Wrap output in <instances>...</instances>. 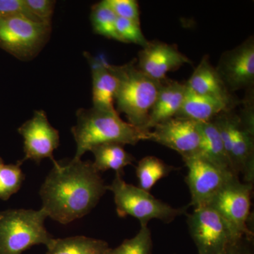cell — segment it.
Returning a JSON list of instances; mask_svg holds the SVG:
<instances>
[{"mask_svg": "<svg viewBox=\"0 0 254 254\" xmlns=\"http://www.w3.org/2000/svg\"><path fill=\"white\" fill-rule=\"evenodd\" d=\"M116 31L119 41L125 43H133L142 48L148 44L141 28V23L125 18H117Z\"/></svg>", "mask_w": 254, "mask_h": 254, "instance_id": "obj_26", "label": "cell"}, {"mask_svg": "<svg viewBox=\"0 0 254 254\" xmlns=\"http://www.w3.org/2000/svg\"><path fill=\"white\" fill-rule=\"evenodd\" d=\"M236 246H235V247H230V248L227 249V250L223 251V252L219 254H234V252H235V247H236Z\"/></svg>", "mask_w": 254, "mask_h": 254, "instance_id": "obj_31", "label": "cell"}, {"mask_svg": "<svg viewBox=\"0 0 254 254\" xmlns=\"http://www.w3.org/2000/svg\"><path fill=\"white\" fill-rule=\"evenodd\" d=\"M183 160L188 169L185 180L191 198L190 205L194 208L208 205L227 182L233 177H238L198 155Z\"/></svg>", "mask_w": 254, "mask_h": 254, "instance_id": "obj_10", "label": "cell"}, {"mask_svg": "<svg viewBox=\"0 0 254 254\" xmlns=\"http://www.w3.org/2000/svg\"><path fill=\"white\" fill-rule=\"evenodd\" d=\"M212 121L218 128L234 172L246 183L254 180V131L244 126L234 110L219 114Z\"/></svg>", "mask_w": 254, "mask_h": 254, "instance_id": "obj_7", "label": "cell"}, {"mask_svg": "<svg viewBox=\"0 0 254 254\" xmlns=\"http://www.w3.org/2000/svg\"><path fill=\"white\" fill-rule=\"evenodd\" d=\"M91 66L92 76V101L93 107L98 109L113 110L118 81L108 67V63L103 58L84 54Z\"/></svg>", "mask_w": 254, "mask_h": 254, "instance_id": "obj_17", "label": "cell"}, {"mask_svg": "<svg viewBox=\"0 0 254 254\" xmlns=\"http://www.w3.org/2000/svg\"><path fill=\"white\" fill-rule=\"evenodd\" d=\"M186 93L185 83L168 78L160 81L156 99L150 112L147 131H150L155 125L175 118L181 109Z\"/></svg>", "mask_w": 254, "mask_h": 254, "instance_id": "obj_16", "label": "cell"}, {"mask_svg": "<svg viewBox=\"0 0 254 254\" xmlns=\"http://www.w3.org/2000/svg\"><path fill=\"white\" fill-rule=\"evenodd\" d=\"M234 254H252V253H251L250 250H247L245 247H244L240 242L235 247Z\"/></svg>", "mask_w": 254, "mask_h": 254, "instance_id": "obj_30", "label": "cell"}, {"mask_svg": "<svg viewBox=\"0 0 254 254\" xmlns=\"http://www.w3.org/2000/svg\"><path fill=\"white\" fill-rule=\"evenodd\" d=\"M185 84L189 91L220 100L232 110L240 104L241 100L227 89L215 66L210 63L208 55L203 57Z\"/></svg>", "mask_w": 254, "mask_h": 254, "instance_id": "obj_15", "label": "cell"}, {"mask_svg": "<svg viewBox=\"0 0 254 254\" xmlns=\"http://www.w3.org/2000/svg\"><path fill=\"white\" fill-rule=\"evenodd\" d=\"M201 142L198 156L227 173L237 176L230 163L220 132L213 121L198 123Z\"/></svg>", "mask_w": 254, "mask_h": 254, "instance_id": "obj_19", "label": "cell"}, {"mask_svg": "<svg viewBox=\"0 0 254 254\" xmlns=\"http://www.w3.org/2000/svg\"><path fill=\"white\" fill-rule=\"evenodd\" d=\"M76 125L71 133L76 143L73 159L80 160L92 147L105 143L136 145L149 138L145 133L120 118L116 110L98 109L94 107L76 112Z\"/></svg>", "mask_w": 254, "mask_h": 254, "instance_id": "obj_2", "label": "cell"}, {"mask_svg": "<svg viewBox=\"0 0 254 254\" xmlns=\"http://www.w3.org/2000/svg\"><path fill=\"white\" fill-rule=\"evenodd\" d=\"M215 68L232 94L240 90L254 88V36L249 37L239 46L222 53Z\"/></svg>", "mask_w": 254, "mask_h": 254, "instance_id": "obj_11", "label": "cell"}, {"mask_svg": "<svg viewBox=\"0 0 254 254\" xmlns=\"http://www.w3.org/2000/svg\"><path fill=\"white\" fill-rule=\"evenodd\" d=\"M175 169L157 157H145L138 162L136 168L138 187L150 192L157 182L168 176Z\"/></svg>", "mask_w": 254, "mask_h": 254, "instance_id": "obj_22", "label": "cell"}, {"mask_svg": "<svg viewBox=\"0 0 254 254\" xmlns=\"http://www.w3.org/2000/svg\"><path fill=\"white\" fill-rule=\"evenodd\" d=\"M16 16H24L36 22L43 23L32 14L24 0H0V18Z\"/></svg>", "mask_w": 254, "mask_h": 254, "instance_id": "obj_28", "label": "cell"}, {"mask_svg": "<svg viewBox=\"0 0 254 254\" xmlns=\"http://www.w3.org/2000/svg\"><path fill=\"white\" fill-rule=\"evenodd\" d=\"M108 190L113 193L117 213L120 218L132 216L139 220L141 226H148V222L153 219L170 223L177 217L187 213L188 206L174 208L157 199L150 192L145 191L124 181L118 174Z\"/></svg>", "mask_w": 254, "mask_h": 254, "instance_id": "obj_5", "label": "cell"}, {"mask_svg": "<svg viewBox=\"0 0 254 254\" xmlns=\"http://www.w3.org/2000/svg\"><path fill=\"white\" fill-rule=\"evenodd\" d=\"M232 110L214 98L195 94L187 90L181 109L175 118L186 119L197 123L212 121L219 114Z\"/></svg>", "mask_w": 254, "mask_h": 254, "instance_id": "obj_18", "label": "cell"}, {"mask_svg": "<svg viewBox=\"0 0 254 254\" xmlns=\"http://www.w3.org/2000/svg\"><path fill=\"white\" fill-rule=\"evenodd\" d=\"M22 164L20 160L7 165L0 158V199L7 200L21 189L26 177L21 170Z\"/></svg>", "mask_w": 254, "mask_h": 254, "instance_id": "obj_24", "label": "cell"}, {"mask_svg": "<svg viewBox=\"0 0 254 254\" xmlns=\"http://www.w3.org/2000/svg\"><path fill=\"white\" fill-rule=\"evenodd\" d=\"M191 61L175 45L159 41H148L138 52L136 65L148 77L156 81L167 78L170 71H175Z\"/></svg>", "mask_w": 254, "mask_h": 254, "instance_id": "obj_14", "label": "cell"}, {"mask_svg": "<svg viewBox=\"0 0 254 254\" xmlns=\"http://www.w3.org/2000/svg\"><path fill=\"white\" fill-rule=\"evenodd\" d=\"M18 132L23 138V163L31 160L39 164L45 158H50L53 165L58 162L53 153L60 145L59 131L50 125L44 110L34 111L33 118L23 123Z\"/></svg>", "mask_w": 254, "mask_h": 254, "instance_id": "obj_12", "label": "cell"}, {"mask_svg": "<svg viewBox=\"0 0 254 254\" xmlns=\"http://www.w3.org/2000/svg\"><path fill=\"white\" fill-rule=\"evenodd\" d=\"M187 222L199 254H219L240 243L226 221L209 205L195 208L188 215Z\"/></svg>", "mask_w": 254, "mask_h": 254, "instance_id": "obj_8", "label": "cell"}, {"mask_svg": "<svg viewBox=\"0 0 254 254\" xmlns=\"http://www.w3.org/2000/svg\"><path fill=\"white\" fill-rule=\"evenodd\" d=\"M24 3L40 21L51 23L56 1L52 0H24Z\"/></svg>", "mask_w": 254, "mask_h": 254, "instance_id": "obj_29", "label": "cell"}, {"mask_svg": "<svg viewBox=\"0 0 254 254\" xmlns=\"http://www.w3.org/2000/svg\"><path fill=\"white\" fill-rule=\"evenodd\" d=\"M153 240L148 226H141L133 238L125 240L119 247L110 248L105 254H152Z\"/></svg>", "mask_w": 254, "mask_h": 254, "instance_id": "obj_25", "label": "cell"}, {"mask_svg": "<svg viewBox=\"0 0 254 254\" xmlns=\"http://www.w3.org/2000/svg\"><path fill=\"white\" fill-rule=\"evenodd\" d=\"M44 209L0 212V254H21L35 245L48 246L53 237L45 227Z\"/></svg>", "mask_w": 254, "mask_h": 254, "instance_id": "obj_4", "label": "cell"}, {"mask_svg": "<svg viewBox=\"0 0 254 254\" xmlns=\"http://www.w3.org/2000/svg\"><path fill=\"white\" fill-rule=\"evenodd\" d=\"M51 33V23L21 16L0 18V48L18 60H31L48 43Z\"/></svg>", "mask_w": 254, "mask_h": 254, "instance_id": "obj_6", "label": "cell"}, {"mask_svg": "<svg viewBox=\"0 0 254 254\" xmlns=\"http://www.w3.org/2000/svg\"><path fill=\"white\" fill-rule=\"evenodd\" d=\"M89 151L94 155L93 165L99 173L113 170L123 176L124 169L132 165L135 160L134 157L126 151L121 143H102L92 147Z\"/></svg>", "mask_w": 254, "mask_h": 254, "instance_id": "obj_20", "label": "cell"}, {"mask_svg": "<svg viewBox=\"0 0 254 254\" xmlns=\"http://www.w3.org/2000/svg\"><path fill=\"white\" fill-rule=\"evenodd\" d=\"M107 190L90 160L57 162L40 190L42 208L48 218L67 225L89 213Z\"/></svg>", "mask_w": 254, "mask_h": 254, "instance_id": "obj_1", "label": "cell"}, {"mask_svg": "<svg viewBox=\"0 0 254 254\" xmlns=\"http://www.w3.org/2000/svg\"><path fill=\"white\" fill-rule=\"evenodd\" d=\"M253 184L242 183L233 177L215 195L208 205L215 209L226 221L237 242L252 237L249 228Z\"/></svg>", "mask_w": 254, "mask_h": 254, "instance_id": "obj_9", "label": "cell"}, {"mask_svg": "<svg viewBox=\"0 0 254 254\" xmlns=\"http://www.w3.org/2000/svg\"><path fill=\"white\" fill-rule=\"evenodd\" d=\"M117 18L118 16L105 0L92 6L91 21L93 31L96 34L119 41L116 31Z\"/></svg>", "mask_w": 254, "mask_h": 254, "instance_id": "obj_23", "label": "cell"}, {"mask_svg": "<svg viewBox=\"0 0 254 254\" xmlns=\"http://www.w3.org/2000/svg\"><path fill=\"white\" fill-rule=\"evenodd\" d=\"M148 140L175 150L184 160L198 155L201 134L198 123L173 118L155 125L150 130Z\"/></svg>", "mask_w": 254, "mask_h": 254, "instance_id": "obj_13", "label": "cell"}, {"mask_svg": "<svg viewBox=\"0 0 254 254\" xmlns=\"http://www.w3.org/2000/svg\"><path fill=\"white\" fill-rule=\"evenodd\" d=\"M118 18L140 23L139 5L136 0H105Z\"/></svg>", "mask_w": 254, "mask_h": 254, "instance_id": "obj_27", "label": "cell"}, {"mask_svg": "<svg viewBox=\"0 0 254 254\" xmlns=\"http://www.w3.org/2000/svg\"><path fill=\"white\" fill-rule=\"evenodd\" d=\"M108 67L118 81L115 95L116 111L125 114L128 123L133 127L149 133L147 125L160 81H155L142 72L135 60L123 65L108 63Z\"/></svg>", "mask_w": 254, "mask_h": 254, "instance_id": "obj_3", "label": "cell"}, {"mask_svg": "<svg viewBox=\"0 0 254 254\" xmlns=\"http://www.w3.org/2000/svg\"><path fill=\"white\" fill-rule=\"evenodd\" d=\"M110 247L105 241L85 236L53 239L46 254H105Z\"/></svg>", "mask_w": 254, "mask_h": 254, "instance_id": "obj_21", "label": "cell"}]
</instances>
